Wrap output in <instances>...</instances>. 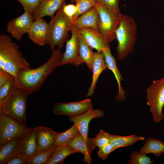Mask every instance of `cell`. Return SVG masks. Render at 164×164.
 I'll list each match as a JSON object with an SVG mask.
<instances>
[{"label": "cell", "mask_w": 164, "mask_h": 164, "mask_svg": "<svg viewBox=\"0 0 164 164\" xmlns=\"http://www.w3.org/2000/svg\"><path fill=\"white\" fill-rule=\"evenodd\" d=\"M104 6L118 14L121 13L119 8L120 0H96Z\"/></svg>", "instance_id": "obj_34"}, {"label": "cell", "mask_w": 164, "mask_h": 164, "mask_svg": "<svg viewBox=\"0 0 164 164\" xmlns=\"http://www.w3.org/2000/svg\"><path fill=\"white\" fill-rule=\"evenodd\" d=\"M72 25L79 29L90 28L99 32V17L94 6L72 21Z\"/></svg>", "instance_id": "obj_19"}, {"label": "cell", "mask_w": 164, "mask_h": 164, "mask_svg": "<svg viewBox=\"0 0 164 164\" xmlns=\"http://www.w3.org/2000/svg\"><path fill=\"white\" fill-rule=\"evenodd\" d=\"M66 0H42L32 14L33 21L45 16L51 18L65 2Z\"/></svg>", "instance_id": "obj_20"}, {"label": "cell", "mask_w": 164, "mask_h": 164, "mask_svg": "<svg viewBox=\"0 0 164 164\" xmlns=\"http://www.w3.org/2000/svg\"><path fill=\"white\" fill-rule=\"evenodd\" d=\"M27 164V160L18 153L11 156L4 163V164Z\"/></svg>", "instance_id": "obj_36"}, {"label": "cell", "mask_w": 164, "mask_h": 164, "mask_svg": "<svg viewBox=\"0 0 164 164\" xmlns=\"http://www.w3.org/2000/svg\"><path fill=\"white\" fill-rule=\"evenodd\" d=\"M13 76L7 72L0 69V87L7 82Z\"/></svg>", "instance_id": "obj_38"}, {"label": "cell", "mask_w": 164, "mask_h": 164, "mask_svg": "<svg viewBox=\"0 0 164 164\" xmlns=\"http://www.w3.org/2000/svg\"><path fill=\"white\" fill-rule=\"evenodd\" d=\"M147 104L153 121L159 123L164 118V77L153 80L146 91Z\"/></svg>", "instance_id": "obj_6"}, {"label": "cell", "mask_w": 164, "mask_h": 164, "mask_svg": "<svg viewBox=\"0 0 164 164\" xmlns=\"http://www.w3.org/2000/svg\"><path fill=\"white\" fill-rule=\"evenodd\" d=\"M33 22L32 15L24 11L21 15L8 22L6 30L12 37L19 41L24 34L28 32Z\"/></svg>", "instance_id": "obj_11"}, {"label": "cell", "mask_w": 164, "mask_h": 164, "mask_svg": "<svg viewBox=\"0 0 164 164\" xmlns=\"http://www.w3.org/2000/svg\"><path fill=\"white\" fill-rule=\"evenodd\" d=\"M79 130L75 124L70 128L62 133H58L54 146L67 145L68 142L79 133Z\"/></svg>", "instance_id": "obj_27"}, {"label": "cell", "mask_w": 164, "mask_h": 164, "mask_svg": "<svg viewBox=\"0 0 164 164\" xmlns=\"http://www.w3.org/2000/svg\"><path fill=\"white\" fill-rule=\"evenodd\" d=\"M109 137L110 143L115 150L121 147L131 146L138 141L145 139L144 137L135 135L123 136L109 134Z\"/></svg>", "instance_id": "obj_23"}, {"label": "cell", "mask_w": 164, "mask_h": 164, "mask_svg": "<svg viewBox=\"0 0 164 164\" xmlns=\"http://www.w3.org/2000/svg\"><path fill=\"white\" fill-rule=\"evenodd\" d=\"M115 150L113 145L110 143L99 148L97 152L98 157L104 161L108 158L110 153Z\"/></svg>", "instance_id": "obj_35"}, {"label": "cell", "mask_w": 164, "mask_h": 164, "mask_svg": "<svg viewBox=\"0 0 164 164\" xmlns=\"http://www.w3.org/2000/svg\"><path fill=\"white\" fill-rule=\"evenodd\" d=\"M20 138L0 146V164H4L11 156L18 152L19 143Z\"/></svg>", "instance_id": "obj_26"}, {"label": "cell", "mask_w": 164, "mask_h": 164, "mask_svg": "<svg viewBox=\"0 0 164 164\" xmlns=\"http://www.w3.org/2000/svg\"><path fill=\"white\" fill-rule=\"evenodd\" d=\"M94 59L93 66L92 80L87 94V97L91 96L94 93L98 79L102 72L108 68L102 52L100 53L94 52Z\"/></svg>", "instance_id": "obj_21"}, {"label": "cell", "mask_w": 164, "mask_h": 164, "mask_svg": "<svg viewBox=\"0 0 164 164\" xmlns=\"http://www.w3.org/2000/svg\"><path fill=\"white\" fill-rule=\"evenodd\" d=\"M37 150L36 128H29L20 138L18 152L27 160Z\"/></svg>", "instance_id": "obj_13"}, {"label": "cell", "mask_w": 164, "mask_h": 164, "mask_svg": "<svg viewBox=\"0 0 164 164\" xmlns=\"http://www.w3.org/2000/svg\"><path fill=\"white\" fill-rule=\"evenodd\" d=\"M48 29V23L42 18L34 21L27 33L33 43L42 46L46 44Z\"/></svg>", "instance_id": "obj_16"}, {"label": "cell", "mask_w": 164, "mask_h": 164, "mask_svg": "<svg viewBox=\"0 0 164 164\" xmlns=\"http://www.w3.org/2000/svg\"><path fill=\"white\" fill-rule=\"evenodd\" d=\"M77 152L75 149L67 145L55 146L46 164H62L66 157Z\"/></svg>", "instance_id": "obj_22"}, {"label": "cell", "mask_w": 164, "mask_h": 164, "mask_svg": "<svg viewBox=\"0 0 164 164\" xmlns=\"http://www.w3.org/2000/svg\"><path fill=\"white\" fill-rule=\"evenodd\" d=\"M29 95L14 85L7 97L0 102V112L26 125V103Z\"/></svg>", "instance_id": "obj_4"}, {"label": "cell", "mask_w": 164, "mask_h": 164, "mask_svg": "<svg viewBox=\"0 0 164 164\" xmlns=\"http://www.w3.org/2000/svg\"><path fill=\"white\" fill-rule=\"evenodd\" d=\"M163 119H164V118H163Z\"/></svg>", "instance_id": "obj_40"}, {"label": "cell", "mask_w": 164, "mask_h": 164, "mask_svg": "<svg viewBox=\"0 0 164 164\" xmlns=\"http://www.w3.org/2000/svg\"><path fill=\"white\" fill-rule=\"evenodd\" d=\"M139 152L145 154L152 153L155 156H159L164 154V142L159 139L147 138Z\"/></svg>", "instance_id": "obj_25"}, {"label": "cell", "mask_w": 164, "mask_h": 164, "mask_svg": "<svg viewBox=\"0 0 164 164\" xmlns=\"http://www.w3.org/2000/svg\"><path fill=\"white\" fill-rule=\"evenodd\" d=\"M96 2V0H79L75 4L76 12L72 21L94 7Z\"/></svg>", "instance_id": "obj_29"}, {"label": "cell", "mask_w": 164, "mask_h": 164, "mask_svg": "<svg viewBox=\"0 0 164 164\" xmlns=\"http://www.w3.org/2000/svg\"><path fill=\"white\" fill-rule=\"evenodd\" d=\"M53 108V112L56 115L68 116L79 115L93 108L91 101L89 98L77 102L57 103Z\"/></svg>", "instance_id": "obj_10"}, {"label": "cell", "mask_w": 164, "mask_h": 164, "mask_svg": "<svg viewBox=\"0 0 164 164\" xmlns=\"http://www.w3.org/2000/svg\"><path fill=\"white\" fill-rule=\"evenodd\" d=\"M31 68L29 63L19 51V46L12 42L9 36L0 35V69L15 78L19 72Z\"/></svg>", "instance_id": "obj_2"}, {"label": "cell", "mask_w": 164, "mask_h": 164, "mask_svg": "<svg viewBox=\"0 0 164 164\" xmlns=\"http://www.w3.org/2000/svg\"><path fill=\"white\" fill-rule=\"evenodd\" d=\"M50 58L35 69L20 71L15 78L14 85L30 94L39 90L47 77L60 66L63 53L57 48L52 51Z\"/></svg>", "instance_id": "obj_1"}, {"label": "cell", "mask_w": 164, "mask_h": 164, "mask_svg": "<svg viewBox=\"0 0 164 164\" xmlns=\"http://www.w3.org/2000/svg\"><path fill=\"white\" fill-rule=\"evenodd\" d=\"M54 147L37 151L27 160V164H46Z\"/></svg>", "instance_id": "obj_28"}, {"label": "cell", "mask_w": 164, "mask_h": 164, "mask_svg": "<svg viewBox=\"0 0 164 164\" xmlns=\"http://www.w3.org/2000/svg\"><path fill=\"white\" fill-rule=\"evenodd\" d=\"M67 145L76 150L83 155V161L87 164H91L92 161L91 155L96 146L92 138L85 137L80 132L67 144Z\"/></svg>", "instance_id": "obj_12"}, {"label": "cell", "mask_w": 164, "mask_h": 164, "mask_svg": "<svg viewBox=\"0 0 164 164\" xmlns=\"http://www.w3.org/2000/svg\"><path fill=\"white\" fill-rule=\"evenodd\" d=\"M70 0V1L71 2H75L76 3L79 0Z\"/></svg>", "instance_id": "obj_39"}, {"label": "cell", "mask_w": 164, "mask_h": 164, "mask_svg": "<svg viewBox=\"0 0 164 164\" xmlns=\"http://www.w3.org/2000/svg\"><path fill=\"white\" fill-rule=\"evenodd\" d=\"M109 134L102 130H100L99 133L97 134L94 138H92L95 146L99 148L109 143Z\"/></svg>", "instance_id": "obj_31"}, {"label": "cell", "mask_w": 164, "mask_h": 164, "mask_svg": "<svg viewBox=\"0 0 164 164\" xmlns=\"http://www.w3.org/2000/svg\"><path fill=\"white\" fill-rule=\"evenodd\" d=\"M150 158L146 154L138 152H133L130 155V159L127 162L128 164H151L153 163Z\"/></svg>", "instance_id": "obj_30"}, {"label": "cell", "mask_w": 164, "mask_h": 164, "mask_svg": "<svg viewBox=\"0 0 164 164\" xmlns=\"http://www.w3.org/2000/svg\"><path fill=\"white\" fill-rule=\"evenodd\" d=\"M29 128L0 112V146L21 138Z\"/></svg>", "instance_id": "obj_8"}, {"label": "cell", "mask_w": 164, "mask_h": 164, "mask_svg": "<svg viewBox=\"0 0 164 164\" xmlns=\"http://www.w3.org/2000/svg\"><path fill=\"white\" fill-rule=\"evenodd\" d=\"M79 31L80 29L72 25L70 31L71 36L66 42L65 50L63 54L60 66L70 64L77 67L84 63L79 55Z\"/></svg>", "instance_id": "obj_9"}, {"label": "cell", "mask_w": 164, "mask_h": 164, "mask_svg": "<svg viewBox=\"0 0 164 164\" xmlns=\"http://www.w3.org/2000/svg\"><path fill=\"white\" fill-rule=\"evenodd\" d=\"M79 32L87 45L99 53L110 47L109 43L103 36L92 28H83L80 29Z\"/></svg>", "instance_id": "obj_14"}, {"label": "cell", "mask_w": 164, "mask_h": 164, "mask_svg": "<svg viewBox=\"0 0 164 164\" xmlns=\"http://www.w3.org/2000/svg\"><path fill=\"white\" fill-rule=\"evenodd\" d=\"M102 52L108 69L112 71L118 83V92L116 96V99L119 102L124 101L126 98V96L125 92L121 86V82L123 80V78L118 68L116 59L112 55L110 47L105 49Z\"/></svg>", "instance_id": "obj_18"}, {"label": "cell", "mask_w": 164, "mask_h": 164, "mask_svg": "<svg viewBox=\"0 0 164 164\" xmlns=\"http://www.w3.org/2000/svg\"><path fill=\"white\" fill-rule=\"evenodd\" d=\"M15 77L13 76L6 83L0 87V102L4 100L8 96L14 86Z\"/></svg>", "instance_id": "obj_33"}, {"label": "cell", "mask_w": 164, "mask_h": 164, "mask_svg": "<svg viewBox=\"0 0 164 164\" xmlns=\"http://www.w3.org/2000/svg\"><path fill=\"white\" fill-rule=\"evenodd\" d=\"M72 21L63 12L62 6L57 11L56 15L51 19L49 24V29L46 44L52 51L57 47L61 50L67 40L68 32L71 31Z\"/></svg>", "instance_id": "obj_5"}, {"label": "cell", "mask_w": 164, "mask_h": 164, "mask_svg": "<svg viewBox=\"0 0 164 164\" xmlns=\"http://www.w3.org/2000/svg\"><path fill=\"white\" fill-rule=\"evenodd\" d=\"M37 150L52 148L58 133L50 128L39 126L36 127Z\"/></svg>", "instance_id": "obj_17"}, {"label": "cell", "mask_w": 164, "mask_h": 164, "mask_svg": "<svg viewBox=\"0 0 164 164\" xmlns=\"http://www.w3.org/2000/svg\"><path fill=\"white\" fill-rule=\"evenodd\" d=\"M79 55L80 58L92 73L94 59V52L86 43L81 35H78Z\"/></svg>", "instance_id": "obj_24"}, {"label": "cell", "mask_w": 164, "mask_h": 164, "mask_svg": "<svg viewBox=\"0 0 164 164\" xmlns=\"http://www.w3.org/2000/svg\"><path fill=\"white\" fill-rule=\"evenodd\" d=\"M95 7L99 17V32L110 43L116 39V31L120 23L119 14L97 2Z\"/></svg>", "instance_id": "obj_7"}, {"label": "cell", "mask_w": 164, "mask_h": 164, "mask_svg": "<svg viewBox=\"0 0 164 164\" xmlns=\"http://www.w3.org/2000/svg\"><path fill=\"white\" fill-rule=\"evenodd\" d=\"M120 22L116 31L118 41L117 58L121 60L125 59L134 50L136 42L137 25L131 16L119 14Z\"/></svg>", "instance_id": "obj_3"}, {"label": "cell", "mask_w": 164, "mask_h": 164, "mask_svg": "<svg viewBox=\"0 0 164 164\" xmlns=\"http://www.w3.org/2000/svg\"><path fill=\"white\" fill-rule=\"evenodd\" d=\"M104 116V112L98 109L89 110L81 114L69 116L70 122H73L78 127L80 133L84 137H87L89 134V125L90 121L95 118H101Z\"/></svg>", "instance_id": "obj_15"}, {"label": "cell", "mask_w": 164, "mask_h": 164, "mask_svg": "<svg viewBox=\"0 0 164 164\" xmlns=\"http://www.w3.org/2000/svg\"><path fill=\"white\" fill-rule=\"evenodd\" d=\"M22 5L24 11L32 15L42 0H16Z\"/></svg>", "instance_id": "obj_32"}, {"label": "cell", "mask_w": 164, "mask_h": 164, "mask_svg": "<svg viewBox=\"0 0 164 164\" xmlns=\"http://www.w3.org/2000/svg\"><path fill=\"white\" fill-rule=\"evenodd\" d=\"M63 11L65 14L72 21L73 17L76 12V5L69 4L66 5L64 2L62 5Z\"/></svg>", "instance_id": "obj_37"}]
</instances>
